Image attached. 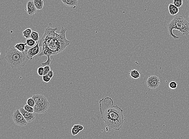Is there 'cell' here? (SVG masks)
<instances>
[{"instance_id": "6da1fadb", "label": "cell", "mask_w": 189, "mask_h": 139, "mask_svg": "<svg viewBox=\"0 0 189 139\" xmlns=\"http://www.w3.org/2000/svg\"><path fill=\"white\" fill-rule=\"evenodd\" d=\"M58 29L57 27L53 29L48 26L40 40L39 46L41 47L42 50L39 56H46L48 57L46 61L41 63L43 66H50L51 62L50 56L61 53L71 43L66 37L67 29L62 27L59 34L55 32Z\"/></svg>"}, {"instance_id": "7a4b0ae2", "label": "cell", "mask_w": 189, "mask_h": 139, "mask_svg": "<svg viewBox=\"0 0 189 139\" xmlns=\"http://www.w3.org/2000/svg\"><path fill=\"white\" fill-rule=\"evenodd\" d=\"M101 118L108 129L119 131L122 128L124 123L123 111L117 105H114L113 99L109 97L99 101Z\"/></svg>"}, {"instance_id": "3957f363", "label": "cell", "mask_w": 189, "mask_h": 139, "mask_svg": "<svg viewBox=\"0 0 189 139\" xmlns=\"http://www.w3.org/2000/svg\"><path fill=\"white\" fill-rule=\"evenodd\" d=\"M27 50L24 52H20L14 46H11L6 50L5 58L13 68L23 67L29 60L27 56Z\"/></svg>"}, {"instance_id": "277c9868", "label": "cell", "mask_w": 189, "mask_h": 139, "mask_svg": "<svg viewBox=\"0 0 189 139\" xmlns=\"http://www.w3.org/2000/svg\"><path fill=\"white\" fill-rule=\"evenodd\" d=\"M169 35L175 40L179 39V37L174 34L173 30H178L184 35H189V23L182 16H176L174 17L167 25Z\"/></svg>"}, {"instance_id": "5b68a950", "label": "cell", "mask_w": 189, "mask_h": 139, "mask_svg": "<svg viewBox=\"0 0 189 139\" xmlns=\"http://www.w3.org/2000/svg\"><path fill=\"white\" fill-rule=\"evenodd\" d=\"M32 97L35 101V104L34 107L35 113L43 114L47 112L50 103L46 97L39 94L33 95Z\"/></svg>"}, {"instance_id": "8992f818", "label": "cell", "mask_w": 189, "mask_h": 139, "mask_svg": "<svg viewBox=\"0 0 189 139\" xmlns=\"http://www.w3.org/2000/svg\"><path fill=\"white\" fill-rule=\"evenodd\" d=\"M12 117L13 121L17 125L22 127L27 125L28 122L24 118L19 109H17L14 111Z\"/></svg>"}, {"instance_id": "52a82bcc", "label": "cell", "mask_w": 189, "mask_h": 139, "mask_svg": "<svg viewBox=\"0 0 189 139\" xmlns=\"http://www.w3.org/2000/svg\"><path fill=\"white\" fill-rule=\"evenodd\" d=\"M147 84L149 89H156L160 85V79L158 77L155 75L150 76L147 80Z\"/></svg>"}, {"instance_id": "ba28073f", "label": "cell", "mask_w": 189, "mask_h": 139, "mask_svg": "<svg viewBox=\"0 0 189 139\" xmlns=\"http://www.w3.org/2000/svg\"><path fill=\"white\" fill-rule=\"evenodd\" d=\"M40 50V46L38 42L34 46L32 47L27 51L26 55L27 58L29 60H32L34 56L39 53Z\"/></svg>"}, {"instance_id": "9c48e42d", "label": "cell", "mask_w": 189, "mask_h": 139, "mask_svg": "<svg viewBox=\"0 0 189 139\" xmlns=\"http://www.w3.org/2000/svg\"><path fill=\"white\" fill-rule=\"evenodd\" d=\"M19 111L27 122H32L35 119V114L34 113L27 112L24 109V108L22 107H21L19 109Z\"/></svg>"}, {"instance_id": "30bf717a", "label": "cell", "mask_w": 189, "mask_h": 139, "mask_svg": "<svg viewBox=\"0 0 189 139\" xmlns=\"http://www.w3.org/2000/svg\"><path fill=\"white\" fill-rule=\"evenodd\" d=\"M26 11L27 12V14L30 16H34L37 13V9L35 7L33 1H29L27 2Z\"/></svg>"}, {"instance_id": "8fae6325", "label": "cell", "mask_w": 189, "mask_h": 139, "mask_svg": "<svg viewBox=\"0 0 189 139\" xmlns=\"http://www.w3.org/2000/svg\"><path fill=\"white\" fill-rule=\"evenodd\" d=\"M64 5L67 6L73 7L76 8L78 4V1L77 0H61Z\"/></svg>"}, {"instance_id": "7c38bea8", "label": "cell", "mask_w": 189, "mask_h": 139, "mask_svg": "<svg viewBox=\"0 0 189 139\" xmlns=\"http://www.w3.org/2000/svg\"><path fill=\"white\" fill-rule=\"evenodd\" d=\"M169 11L171 16H175L179 12V9L173 4H170L168 6Z\"/></svg>"}, {"instance_id": "4fadbf2b", "label": "cell", "mask_w": 189, "mask_h": 139, "mask_svg": "<svg viewBox=\"0 0 189 139\" xmlns=\"http://www.w3.org/2000/svg\"><path fill=\"white\" fill-rule=\"evenodd\" d=\"M129 76L132 79L136 80L140 79L141 74L139 71L136 69H132L129 73Z\"/></svg>"}, {"instance_id": "5bb4252c", "label": "cell", "mask_w": 189, "mask_h": 139, "mask_svg": "<svg viewBox=\"0 0 189 139\" xmlns=\"http://www.w3.org/2000/svg\"><path fill=\"white\" fill-rule=\"evenodd\" d=\"M33 2L37 10H42L43 8L44 3L43 0H34Z\"/></svg>"}, {"instance_id": "9a60e30c", "label": "cell", "mask_w": 189, "mask_h": 139, "mask_svg": "<svg viewBox=\"0 0 189 139\" xmlns=\"http://www.w3.org/2000/svg\"><path fill=\"white\" fill-rule=\"evenodd\" d=\"M27 45L26 43H20L17 44L14 46L15 48L21 52H24L26 51V45Z\"/></svg>"}, {"instance_id": "2e32d148", "label": "cell", "mask_w": 189, "mask_h": 139, "mask_svg": "<svg viewBox=\"0 0 189 139\" xmlns=\"http://www.w3.org/2000/svg\"><path fill=\"white\" fill-rule=\"evenodd\" d=\"M32 30L31 28H28L26 29L24 32H22L23 37L26 39H29L31 37V34H32Z\"/></svg>"}, {"instance_id": "e0dca14e", "label": "cell", "mask_w": 189, "mask_h": 139, "mask_svg": "<svg viewBox=\"0 0 189 139\" xmlns=\"http://www.w3.org/2000/svg\"><path fill=\"white\" fill-rule=\"evenodd\" d=\"M30 38L33 39L37 43L38 42V41H39V39H40L39 33L37 32H35V31H32V34H31Z\"/></svg>"}, {"instance_id": "ac0fdd59", "label": "cell", "mask_w": 189, "mask_h": 139, "mask_svg": "<svg viewBox=\"0 0 189 139\" xmlns=\"http://www.w3.org/2000/svg\"><path fill=\"white\" fill-rule=\"evenodd\" d=\"M26 43L27 45L29 47H34V45H35V44L37 43L33 39L31 38L27 39L26 41Z\"/></svg>"}, {"instance_id": "d6986e66", "label": "cell", "mask_w": 189, "mask_h": 139, "mask_svg": "<svg viewBox=\"0 0 189 139\" xmlns=\"http://www.w3.org/2000/svg\"><path fill=\"white\" fill-rule=\"evenodd\" d=\"M35 101L32 97L29 98L27 99V104L31 106V107H34L35 105Z\"/></svg>"}, {"instance_id": "ffe728a7", "label": "cell", "mask_w": 189, "mask_h": 139, "mask_svg": "<svg viewBox=\"0 0 189 139\" xmlns=\"http://www.w3.org/2000/svg\"><path fill=\"white\" fill-rule=\"evenodd\" d=\"M24 109L27 111V112H30V113H34V107H31L27 104H26L25 105L24 107Z\"/></svg>"}, {"instance_id": "44dd1931", "label": "cell", "mask_w": 189, "mask_h": 139, "mask_svg": "<svg viewBox=\"0 0 189 139\" xmlns=\"http://www.w3.org/2000/svg\"><path fill=\"white\" fill-rule=\"evenodd\" d=\"M173 4L179 8L183 5V1L182 0H173Z\"/></svg>"}, {"instance_id": "7402d4cb", "label": "cell", "mask_w": 189, "mask_h": 139, "mask_svg": "<svg viewBox=\"0 0 189 139\" xmlns=\"http://www.w3.org/2000/svg\"><path fill=\"white\" fill-rule=\"evenodd\" d=\"M169 87L171 89L174 90L176 89L177 87V84L176 82H171L169 84Z\"/></svg>"}, {"instance_id": "603a6c76", "label": "cell", "mask_w": 189, "mask_h": 139, "mask_svg": "<svg viewBox=\"0 0 189 139\" xmlns=\"http://www.w3.org/2000/svg\"><path fill=\"white\" fill-rule=\"evenodd\" d=\"M38 74L39 76H42L44 75V73H45V70H44V67H40L38 68L37 70Z\"/></svg>"}, {"instance_id": "cb8c5ba5", "label": "cell", "mask_w": 189, "mask_h": 139, "mask_svg": "<svg viewBox=\"0 0 189 139\" xmlns=\"http://www.w3.org/2000/svg\"><path fill=\"white\" fill-rule=\"evenodd\" d=\"M79 132H80V131L79 130H78L77 128L74 127H72V129H71V134H72V135L74 136L77 135V134L79 133Z\"/></svg>"}, {"instance_id": "d4e9b609", "label": "cell", "mask_w": 189, "mask_h": 139, "mask_svg": "<svg viewBox=\"0 0 189 139\" xmlns=\"http://www.w3.org/2000/svg\"><path fill=\"white\" fill-rule=\"evenodd\" d=\"M44 70H45V73L44 75H47L48 73L51 70L50 66H44Z\"/></svg>"}, {"instance_id": "484cf974", "label": "cell", "mask_w": 189, "mask_h": 139, "mask_svg": "<svg viewBox=\"0 0 189 139\" xmlns=\"http://www.w3.org/2000/svg\"><path fill=\"white\" fill-rule=\"evenodd\" d=\"M42 80H43V81L45 82H46V83H47V82H50V80H51V79L48 77L47 75H43V76H42Z\"/></svg>"}, {"instance_id": "4316f807", "label": "cell", "mask_w": 189, "mask_h": 139, "mask_svg": "<svg viewBox=\"0 0 189 139\" xmlns=\"http://www.w3.org/2000/svg\"><path fill=\"white\" fill-rule=\"evenodd\" d=\"M73 127L77 128L80 132L82 131L84 129V126L82 125H79V124H76V125H74Z\"/></svg>"}, {"instance_id": "83f0119b", "label": "cell", "mask_w": 189, "mask_h": 139, "mask_svg": "<svg viewBox=\"0 0 189 139\" xmlns=\"http://www.w3.org/2000/svg\"><path fill=\"white\" fill-rule=\"evenodd\" d=\"M46 75H47V76H48V77H49V78H50V79H52V78H53V71L51 70L50 71V72L48 73Z\"/></svg>"}, {"instance_id": "f1b7e54d", "label": "cell", "mask_w": 189, "mask_h": 139, "mask_svg": "<svg viewBox=\"0 0 189 139\" xmlns=\"http://www.w3.org/2000/svg\"><path fill=\"white\" fill-rule=\"evenodd\" d=\"M188 18H189V17H188Z\"/></svg>"}, {"instance_id": "f546056e", "label": "cell", "mask_w": 189, "mask_h": 139, "mask_svg": "<svg viewBox=\"0 0 189 139\" xmlns=\"http://www.w3.org/2000/svg\"><path fill=\"white\" fill-rule=\"evenodd\" d=\"M77 1H78V0H77Z\"/></svg>"}]
</instances>
